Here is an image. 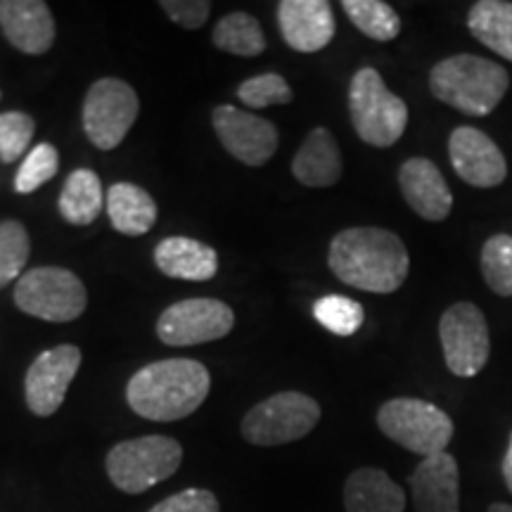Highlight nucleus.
Instances as JSON below:
<instances>
[{"label": "nucleus", "instance_id": "nucleus-1", "mask_svg": "<svg viewBox=\"0 0 512 512\" xmlns=\"http://www.w3.org/2000/svg\"><path fill=\"white\" fill-rule=\"evenodd\" d=\"M328 266L354 290L392 294L406 283L411 256L392 230L363 226L342 230L332 238Z\"/></svg>", "mask_w": 512, "mask_h": 512}, {"label": "nucleus", "instance_id": "nucleus-2", "mask_svg": "<svg viewBox=\"0 0 512 512\" xmlns=\"http://www.w3.org/2000/svg\"><path fill=\"white\" fill-rule=\"evenodd\" d=\"M211 375L192 358H164L140 368L126 384V401L140 418L176 422L188 418L209 396Z\"/></svg>", "mask_w": 512, "mask_h": 512}, {"label": "nucleus", "instance_id": "nucleus-3", "mask_svg": "<svg viewBox=\"0 0 512 512\" xmlns=\"http://www.w3.org/2000/svg\"><path fill=\"white\" fill-rule=\"evenodd\" d=\"M508 88L510 76L505 67L470 53L446 57L430 72L434 98L467 117H486L494 112Z\"/></svg>", "mask_w": 512, "mask_h": 512}, {"label": "nucleus", "instance_id": "nucleus-4", "mask_svg": "<svg viewBox=\"0 0 512 512\" xmlns=\"http://www.w3.org/2000/svg\"><path fill=\"white\" fill-rule=\"evenodd\" d=\"M349 114L358 138L373 147H392L408 126V105L373 67L358 69L351 79Z\"/></svg>", "mask_w": 512, "mask_h": 512}, {"label": "nucleus", "instance_id": "nucleus-5", "mask_svg": "<svg viewBox=\"0 0 512 512\" xmlns=\"http://www.w3.org/2000/svg\"><path fill=\"white\" fill-rule=\"evenodd\" d=\"M183 463V446L164 434L119 441L107 453L105 467L112 484L124 494H143L176 475Z\"/></svg>", "mask_w": 512, "mask_h": 512}, {"label": "nucleus", "instance_id": "nucleus-6", "mask_svg": "<svg viewBox=\"0 0 512 512\" xmlns=\"http://www.w3.org/2000/svg\"><path fill=\"white\" fill-rule=\"evenodd\" d=\"M377 427L394 444L422 458L446 453V446L456 432L453 420L441 408L408 396L382 403L377 411Z\"/></svg>", "mask_w": 512, "mask_h": 512}, {"label": "nucleus", "instance_id": "nucleus-7", "mask_svg": "<svg viewBox=\"0 0 512 512\" xmlns=\"http://www.w3.org/2000/svg\"><path fill=\"white\" fill-rule=\"evenodd\" d=\"M15 304L27 316L48 323H72L86 311L88 292L81 278L67 268H31L17 280Z\"/></svg>", "mask_w": 512, "mask_h": 512}, {"label": "nucleus", "instance_id": "nucleus-8", "mask_svg": "<svg viewBox=\"0 0 512 512\" xmlns=\"http://www.w3.org/2000/svg\"><path fill=\"white\" fill-rule=\"evenodd\" d=\"M320 422L316 399L302 392H278L256 403L242 420V437L254 446H283L304 439Z\"/></svg>", "mask_w": 512, "mask_h": 512}, {"label": "nucleus", "instance_id": "nucleus-9", "mask_svg": "<svg viewBox=\"0 0 512 512\" xmlns=\"http://www.w3.org/2000/svg\"><path fill=\"white\" fill-rule=\"evenodd\" d=\"M140 112L138 93L121 79H100L83 100V133L98 150H114L124 143Z\"/></svg>", "mask_w": 512, "mask_h": 512}, {"label": "nucleus", "instance_id": "nucleus-10", "mask_svg": "<svg viewBox=\"0 0 512 512\" xmlns=\"http://www.w3.org/2000/svg\"><path fill=\"white\" fill-rule=\"evenodd\" d=\"M439 339L444 361L456 377H475L484 370L491 354L489 323L477 304L458 302L448 306L439 320Z\"/></svg>", "mask_w": 512, "mask_h": 512}, {"label": "nucleus", "instance_id": "nucleus-11", "mask_svg": "<svg viewBox=\"0 0 512 512\" xmlns=\"http://www.w3.org/2000/svg\"><path fill=\"white\" fill-rule=\"evenodd\" d=\"M233 325L235 313L221 299H183L159 316L157 337L169 347H195L223 339Z\"/></svg>", "mask_w": 512, "mask_h": 512}, {"label": "nucleus", "instance_id": "nucleus-12", "mask_svg": "<svg viewBox=\"0 0 512 512\" xmlns=\"http://www.w3.org/2000/svg\"><path fill=\"white\" fill-rule=\"evenodd\" d=\"M81 349L74 344L46 349L36 356L24 377V399L38 418H50L60 411L69 384L81 368Z\"/></svg>", "mask_w": 512, "mask_h": 512}, {"label": "nucleus", "instance_id": "nucleus-13", "mask_svg": "<svg viewBox=\"0 0 512 512\" xmlns=\"http://www.w3.org/2000/svg\"><path fill=\"white\" fill-rule=\"evenodd\" d=\"M211 124L228 155L247 166H264L278 150V128L273 121L235 105L214 107Z\"/></svg>", "mask_w": 512, "mask_h": 512}, {"label": "nucleus", "instance_id": "nucleus-14", "mask_svg": "<svg viewBox=\"0 0 512 512\" xmlns=\"http://www.w3.org/2000/svg\"><path fill=\"white\" fill-rule=\"evenodd\" d=\"M453 169L472 188H496L508 178V162L501 147L472 126H460L448 138Z\"/></svg>", "mask_w": 512, "mask_h": 512}, {"label": "nucleus", "instance_id": "nucleus-15", "mask_svg": "<svg viewBox=\"0 0 512 512\" xmlns=\"http://www.w3.org/2000/svg\"><path fill=\"white\" fill-rule=\"evenodd\" d=\"M278 24L285 43L297 53H318L337 31L328 0H280Z\"/></svg>", "mask_w": 512, "mask_h": 512}, {"label": "nucleus", "instance_id": "nucleus-16", "mask_svg": "<svg viewBox=\"0 0 512 512\" xmlns=\"http://www.w3.org/2000/svg\"><path fill=\"white\" fill-rule=\"evenodd\" d=\"M0 31L24 55H46L55 43V17L43 0H0Z\"/></svg>", "mask_w": 512, "mask_h": 512}, {"label": "nucleus", "instance_id": "nucleus-17", "mask_svg": "<svg viewBox=\"0 0 512 512\" xmlns=\"http://www.w3.org/2000/svg\"><path fill=\"white\" fill-rule=\"evenodd\" d=\"M399 188L403 200L425 221H444L453 209V195L439 166L425 157H413L401 164Z\"/></svg>", "mask_w": 512, "mask_h": 512}, {"label": "nucleus", "instance_id": "nucleus-18", "mask_svg": "<svg viewBox=\"0 0 512 512\" xmlns=\"http://www.w3.org/2000/svg\"><path fill=\"white\" fill-rule=\"evenodd\" d=\"M408 484L415 512H460V470L451 453L422 458Z\"/></svg>", "mask_w": 512, "mask_h": 512}, {"label": "nucleus", "instance_id": "nucleus-19", "mask_svg": "<svg viewBox=\"0 0 512 512\" xmlns=\"http://www.w3.org/2000/svg\"><path fill=\"white\" fill-rule=\"evenodd\" d=\"M155 264L169 278L204 283L219 273V254L195 238L171 235L155 247Z\"/></svg>", "mask_w": 512, "mask_h": 512}, {"label": "nucleus", "instance_id": "nucleus-20", "mask_svg": "<svg viewBox=\"0 0 512 512\" xmlns=\"http://www.w3.org/2000/svg\"><path fill=\"white\" fill-rule=\"evenodd\" d=\"M292 176L306 188H332L342 178V155L328 128H313L292 159Z\"/></svg>", "mask_w": 512, "mask_h": 512}, {"label": "nucleus", "instance_id": "nucleus-21", "mask_svg": "<svg viewBox=\"0 0 512 512\" xmlns=\"http://www.w3.org/2000/svg\"><path fill=\"white\" fill-rule=\"evenodd\" d=\"M347 512H403L406 494L380 467H358L344 484Z\"/></svg>", "mask_w": 512, "mask_h": 512}, {"label": "nucleus", "instance_id": "nucleus-22", "mask_svg": "<svg viewBox=\"0 0 512 512\" xmlns=\"http://www.w3.org/2000/svg\"><path fill=\"white\" fill-rule=\"evenodd\" d=\"M107 214H110L114 230L128 238H138L155 228L157 202L140 185L121 181L107 190Z\"/></svg>", "mask_w": 512, "mask_h": 512}, {"label": "nucleus", "instance_id": "nucleus-23", "mask_svg": "<svg viewBox=\"0 0 512 512\" xmlns=\"http://www.w3.org/2000/svg\"><path fill=\"white\" fill-rule=\"evenodd\" d=\"M105 207L100 176L91 169H74L62 185L57 209L72 226H91Z\"/></svg>", "mask_w": 512, "mask_h": 512}, {"label": "nucleus", "instance_id": "nucleus-24", "mask_svg": "<svg viewBox=\"0 0 512 512\" xmlns=\"http://www.w3.org/2000/svg\"><path fill=\"white\" fill-rule=\"evenodd\" d=\"M467 29L486 48L512 62V3L479 0L467 15Z\"/></svg>", "mask_w": 512, "mask_h": 512}, {"label": "nucleus", "instance_id": "nucleus-25", "mask_svg": "<svg viewBox=\"0 0 512 512\" xmlns=\"http://www.w3.org/2000/svg\"><path fill=\"white\" fill-rule=\"evenodd\" d=\"M214 46L238 57H256L266 50V36L259 19L249 12H230L214 27Z\"/></svg>", "mask_w": 512, "mask_h": 512}, {"label": "nucleus", "instance_id": "nucleus-26", "mask_svg": "<svg viewBox=\"0 0 512 512\" xmlns=\"http://www.w3.org/2000/svg\"><path fill=\"white\" fill-rule=\"evenodd\" d=\"M342 10L363 36L389 43L401 34V19L389 3L382 0H344Z\"/></svg>", "mask_w": 512, "mask_h": 512}, {"label": "nucleus", "instance_id": "nucleus-27", "mask_svg": "<svg viewBox=\"0 0 512 512\" xmlns=\"http://www.w3.org/2000/svg\"><path fill=\"white\" fill-rule=\"evenodd\" d=\"M31 254V240L24 223L0 221V290L22 278Z\"/></svg>", "mask_w": 512, "mask_h": 512}, {"label": "nucleus", "instance_id": "nucleus-28", "mask_svg": "<svg viewBox=\"0 0 512 512\" xmlns=\"http://www.w3.org/2000/svg\"><path fill=\"white\" fill-rule=\"evenodd\" d=\"M313 318L332 335L351 337L354 332L361 330L366 311L356 299L342 297V294H328V297H320L313 304Z\"/></svg>", "mask_w": 512, "mask_h": 512}, {"label": "nucleus", "instance_id": "nucleus-29", "mask_svg": "<svg viewBox=\"0 0 512 512\" xmlns=\"http://www.w3.org/2000/svg\"><path fill=\"white\" fill-rule=\"evenodd\" d=\"M484 283L498 297H512V238L494 235L482 247Z\"/></svg>", "mask_w": 512, "mask_h": 512}, {"label": "nucleus", "instance_id": "nucleus-30", "mask_svg": "<svg viewBox=\"0 0 512 512\" xmlns=\"http://www.w3.org/2000/svg\"><path fill=\"white\" fill-rule=\"evenodd\" d=\"M60 171V152L55 145L38 143L34 150L24 157L15 176V190L19 195H31Z\"/></svg>", "mask_w": 512, "mask_h": 512}, {"label": "nucleus", "instance_id": "nucleus-31", "mask_svg": "<svg viewBox=\"0 0 512 512\" xmlns=\"http://www.w3.org/2000/svg\"><path fill=\"white\" fill-rule=\"evenodd\" d=\"M238 98L242 105L252 107V110H264L271 105H287V102H292L294 93L285 76L266 72L242 81L238 86Z\"/></svg>", "mask_w": 512, "mask_h": 512}, {"label": "nucleus", "instance_id": "nucleus-32", "mask_svg": "<svg viewBox=\"0 0 512 512\" xmlns=\"http://www.w3.org/2000/svg\"><path fill=\"white\" fill-rule=\"evenodd\" d=\"M36 133V121L27 112H0V162H17L29 150Z\"/></svg>", "mask_w": 512, "mask_h": 512}, {"label": "nucleus", "instance_id": "nucleus-33", "mask_svg": "<svg viewBox=\"0 0 512 512\" xmlns=\"http://www.w3.org/2000/svg\"><path fill=\"white\" fill-rule=\"evenodd\" d=\"M150 512H221L219 498L207 489H185L164 498Z\"/></svg>", "mask_w": 512, "mask_h": 512}, {"label": "nucleus", "instance_id": "nucleus-34", "mask_svg": "<svg viewBox=\"0 0 512 512\" xmlns=\"http://www.w3.org/2000/svg\"><path fill=\"white\" fill-rule=\"evenodd\" d=\"M159 8L164 10V15L176 22L178 27L195 31L207 22L211 15V3L209 0H162Z\"/></svg>", "mask_w": 512, "mask_h": 512}, {"label": "nucleus", "instance_id": "nucleus-35", "mask_svg": "<svg viewBox=\"0 0 512 512\" xmlns=\"http://www.w3.org/2000/svg\"><path fill=\"white\" fill-rule=\"evenodd\" d=\"M501 472H503L505 486H508V491H510V494H512V432H510V441H508V448H505V456H503V465H501Z\"/></svg>", "mask_w": 512, "mask_h": 512}, {"label": "nucleus", "instance_id": "nucleus-36", "mask_svg": "<svg viewBox=\"0 0 512 512\" xmlns=\"http://www.w3.org/2000/svg\"><path fill=\"white\" fill-rule=\"evenodd\" d=\"M486 512H512V505L508 503H491L489 510Z\"/></svg>", "mask_w": 512, "mask_h": 512}, {"label": "nucleus", "instance_id": "nucleus-37", "mask_svg": "<svg viewBox=\"0 0 512 512\" xmlns=\"http://www.w3.org/2000/svg\"><path fill=\"white\" fill-rule=\"evenodd\" d=\"M0 98H3V93H0Z\"/></svg>", "mask_w": 512, "mask_h": 512}]
</instances>
